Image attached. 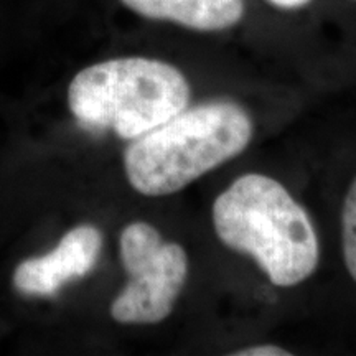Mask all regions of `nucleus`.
Here are the masks:
<instances>
[{
	"label": "nucleus",
	"mask_w": 356,
	"mask_h": 356,
	"mask_svg": "<svg viewBox=\"0 0 356 356\" xmlns=\"http://www.w3.org/2000/svg\"><path fill=\"white\" fill-rule=\"evenodd\" d=\"M218 238L251 256L274 286L292 287L317 269L320 249L309 215L274 178L246 173L213 204Z\"/></svg>",
	"instance_id": "f257e3e1"
},
{
	"label": "nucleus",
	"mask_w": 356,
	"mask_h": 356,
	"mask_svg": "<svg viewBox=\"0 0 356 356\" xmlns=\"http://www.w3.org/2000/svg\"><path fill=\"white\" fill-rule=\"evenodd\" d=\"M251 137V118L234 102L213 101L185 108L132 140L124 154L127 180L145 197L177 193L238 157Z\"/></svg>",
	"instance_id": "f03ea898"
},
{
	"label": "nucleus",
	"mask_w": 356,
	"mask_h": 356,
	"mask_svg": "<svg viewBox=\"0 0 356 356\" xmlns=\"http://www.w3.org/2000/svg\"><path fill=\"white\" fill-rule=\"evenodd\" d=\"M190 84L180 70L144 56L99 61L78 71L68 106L81 127L134 140L181 113Z\"/></svg>",
	"instance_id": "7ed1b4c3"
},
{
	"label": "nucleus",
	"mask_w": 356,
	"mask_h": 356,
	"mask_svg": "<svg viewBox=\"0 0 356 356\" xmlns=\"http://www.w3.org/2000/svg\"><path fill=\"white\" fill-rule=\"evenodd\" d=\"M121 261L127 286L111 304L119 323H159L172 314L188 275V257L177 243L163 241L152 225L136 221L122 229Z\"/></svg>",
	"instance_id": "20e7f679"
},
{
	"label": "nucleus",
	"mask_w": 356,
	"mask_h": 356,
	"mask_svg": "<svg viewBox=\"0 0 356 356\" xmlns=\"http://www.w3.org/2000/svg\"><path fill=\"white\" fill-rule=\"evenodd\" d=\"M101 248L102 234L96 226H76L48 254L20 262L13 273V287L25 296H55L65 284L95 269Z\"/></svg>",
	"instance_id": "39448f33"
},
{
	"label": "nucleus",
	"mask_w": 356,
	"mask_h": 356,
	"mask_svg": "<svg viewBox=\"0 0 356 356\" xmlns=\"http://www.w3.org/2000/svg\"><path fill=\"white\" fill-rule=\"evenodd\" d=\"M124 7L150 20H167L202 32H218L238 24L244 0H119Z\"/></svg>",
	"instance_id": "423d86ee"
},
{
	"label": "nucleus",
	"mask_w": 356,
	"mask_h": 356,
	"mask_svg": "<svg viewBox=\"0 0 356 356\" xmlns=\"http://www.w3.org/2000/svg\"><path fill=\"white\" fill-rule=\"evenodd\" d=\"M341 241L346 269L356 282V178L346 193L341 211Z\"/></svg>",
	"instance_id": "0eeeda50"
},
{
	"label": "nucleus",
	"mask_w": 356,
	"mask_h": 356,
	"mask_svg": "<svg viewBox=\"0 0 356 356\" xmlns=\"http://www.w3.org/2000/svg\"><path fill=\"white\" fill-rule=\"evenodd\" d=\"M234 356H291V351H286L275 345H257L251 348L234 351Z\"/></svg>",
	"instance_id": "6e6552de"
},
{
	"label": "nucleus",
	"mask_w": 356,
	"mask_h": 356,
	"mask_svg": "<svg viewBox=\"0 0 356 356\" xmlns=\"http://www.w3.org/2000/svg\"><path fill=\"white\" fill-rule=\"evenodd\" d=\"M269 2L275 7L284 8V10H296V8L309 6L310 0H269Z\"/></svg>",
	"instance_id": "1a4fd4ad"
}]
</instances>
